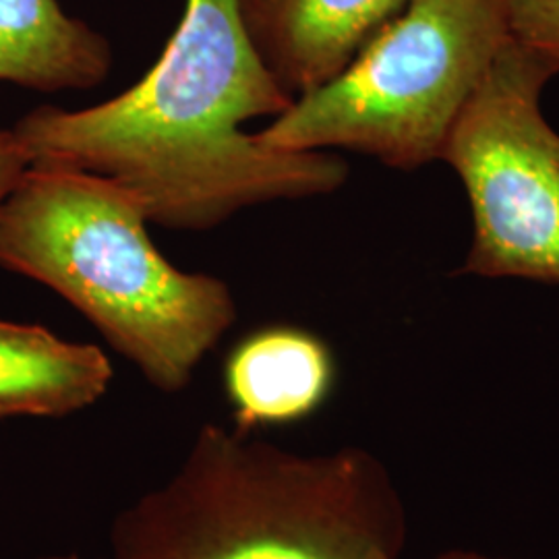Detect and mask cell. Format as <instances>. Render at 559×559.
Returning a JSON list of instances; mask_svg holds the SVG:
<instances>
[{
  "label": "cell",
  "mask_w": 559,
  "mask_h": 559,
  "mask_svg": "<svg viewBox=\"0 0 559 559\" xmlns=\"http://www.w3.org/2000/svg\"><path fill=\"white\" fill-rule=\"evenodd\" d=\"M237 427L251 431L311 415L330 394L328 346L299 328H267L242 340L224 371Z\"/></svg>",
  "instance_id": "7"
},
{
  "label": "cell",
  "mask_w": 559,
  "mask_h": 559,
  "mask_svg": "<svg viewBox=\"0 0 559 559\" xmlns=\"http://www.w3.org/2000/svg\"><path fill=\"white\" fill-rule=\"evenodd\" d=\"M376 559H396V558H392V556H385V554H381V556H378V558Z\"/></svg>",
  "instance_id": "14"
},
{
  "label": "cell",
  "mask_w": 559,
  "mask_h": 559,
  "mask_svg": "<svg viewBox=\"0 0 559 559\" xmlns=\"http://www.w3.org/2000/svg\"><path fill=\"white\" fill-rule=\"evenodd\" d=\"M510 38L559 73V0H501Z\"/></svg>",
  "instance_id": "10"
},
{
  "label": "cell",
  "mask_w": 559,
  "mask_h": 559,
  "mask_svg": "<svg viewBox=\"0 0 559 559\" xmlns=\"http://www.w3.org/2000/svg\"><path fill=\"white\" fill-rule=\"evenodd\" d=\"M112 365L94 344L0 320V417H64L106 394Z\"/></svg>",
  "instance_id": "8"
},
{
  "label": "cell",
  "mask_w": 559,
  "mask_h": 559,
  "mask_svg": "<svg viewBox=\"0 0 559 559\" xmlns=\"http://www.w3.org/2000/svg\"><path fill=\"white\" fill-rule=\"evenodd\" d=\"M508 40L501 0H411L336 78L258 135L284 152L346 150L417 170L440 160Z\"/></svg>",
  "instance_id": "4"
},
{
  "label": "cell",
  "mask_w": 559,
  "mask_h": 559,
  "mask_svg": "<svg viewBox=\"0 0 559 559\" xmlns=\"http://www.w3.org/2000/svg\"><path fill=\"white\" fill-rule=\"evenodd\" d=\"M141 201L98 175L29 166L0 203V265L69 300L166 394L237 320L224 280L162 255Z\"/></svg>",
  "instance_id": "3"
},
{
  "label": "cell",
  "mask_w": 559,
  "mask_h": 559,
  "mask_svg": "<svg viewBox=\"0 0 559 559\" xmlns=\"http://www.w3.org/2000/svg\"><path fill=\"white\" fill-rule=\"evenodd\" d=\"M29 168L27 154L13 129H0V203Z\"/></svg>",
  "instance_id": "11"
},
{
  "label": "cell",
  "mask_w": 559,
  "mask_h": 559,
  "mask_svg": "<svg viewBox=\"0 0 559 559\" xmlns=\"http://www.w3.org/2000/svg\"><path fill=\"white\" fill-rule=\"evenodd\" d=\"M404 539L402 501L369 452L295 454L221 425L110 531L115 559L399 558Z\"/></svg>",
  "instance_id": "2"
},
{
  "label": "cell",
  "mask_w": 559,
  "mask_h": 559,
  "mask_svg": "<svg viewBox=\"0 0 559 559\" xmlns=\"http://www.w3.org/2000/svg\"><path fill=\"white\" fill-rule=\"evenodd\" d=\"M556 75L510 38L445 141L473 212L462 274L559 284V133L540 110Z\"/></svg>",
  "instance_id": "5"
},
{
  "label": "cell",
  "mask_w": 559,
  "mask_h": 559,
  "mask_svg": "<svg viewBox=\"0 0 559 559\" xmlns=\"http://www.w3.org/2000/svg\"><path fill=\"white\" fill-rule=\"evenodd\" d=\"M293 102L251 38L242 0H185L160 59L133 87L83 110L40 106L13 131L29 166L115 180L147 221L207 230L247 207L346 182L338 156L284 152L242 129Z\"/></svg>",
  "instance_id": "1"
},
{
  "label": "cell",
  "mask_w": 559,
  "mask_h": 559,
  "mask_svg": "<svg viewBox=\"0 0 559 559\" xmlns=\"http://www.w3.org/2000/svg\"><path fill=\"white\" fill-rule=\"evenodd\" d=\"M438 559H491V558H483V556H477V554H464V551H454V554H445V556H441Z\"/></svg>",
  "instance_id": "12"
},
{
  "label": "cell",
  "mask_w": 559,
  "mask_h": 559,
  "mask_svg": "<svg viewBox=\"0 0 559 559\" xmlns=\"http://www.w3.org/2000/svg\"><path fill=\"white\" fill-rule=\"evenodd\" d=\"M110 69V41L59 0H0V81L55 94L92 90Z\"/></svg>",
  "instance_id": "9"
},
{
  "label": "cell",
  "mask_w": 559,
  "mask_h": 559,
  "mask_svg": "<svg viewBox=\"0 0 559 559\" xmlns=\"http://www.w3.org/2000/svg\"><path fill=\"white\" fill-rule=\"evenodd\" d=\"M41 559H81L80 556H50V558Z\"/></svg>",
  "instance_id": "13"
},
{
  "label": "cell",
  "mask_w": 559,
  "mask_h": 559,
  "mask_svg": "<svg viewBox=\"0 0 559 559\" xmlns=\"http://www.w3.org/2000/svg\"><path fill=\"white\" fill-rule=\"evenodd\" d=\"M411 0H242L245 21L280 85L299 98L355 59Z\"/></svg>",
  "instance_id": "6"
}]
</instances>
